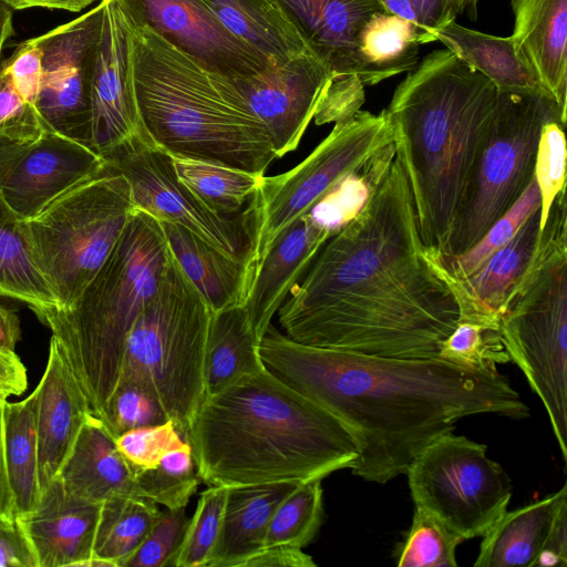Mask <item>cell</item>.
Masks as SVG:
<instances>
[{
    "label": "cell",
    "instance_id": "49",
    "mask_svg": "<svg viewBox=\"0 0 567 567\" xmlns=\"http://www.w3.org/2000/svg\"><path fill=\"white\" fill-rule=\"evenodd\" d=\"M365 101L364 84L357 74L332 78L317 109V125L344 123L353 118Z\"/></svg>",
    "mask_w": 567,
    "mask_h": 567
},
{
    "label": "cell",
    "instance_id": "8",
    "mask_svg": "<svg viewBox=\"0 0 567 567\" xmlns=\"http://www.w3.org/2000/svg\"><path fill=\"white\" fill-rule=\"evenodd\" d=\"M567 204L553 202L537 256L501 318L505 349L543 402L567 462Z\"/></svg>",
    "mask_w": 567,
    "mask_h": 567
},
{
    "label": "cell",
    "instance_id": "58",
    "mask_svg": "<svg viewBox=\"0 0 567 567\" xmlns=\"http://www.w3.org/2000/svg\"><path fill=\"white\" fill-rule=\"evenodd\" d=\"M445 2L456 17L466 14L471 20H476L478 0H445Z\"/></svg>",
    "mask_w": 567,
    "mask_h": 567
},
{
    "label": "cell",
    "instance_id": "56",
    "mask_svg": "<svg viewBox=\"0 0 567 567\" xmlns=\"http://www.w3.org/2000/svg\"><path fill=\"white\" fill-rule=\"evenodd\" d=\"M381 4L383 6L384 10L389 13H392L394 16H398L402 19H405L413 24H415L417 28H420L423 32H425L432 42L436 41L435 37L431 34L425 27L423 25V22L421 20V17L412 2L410 0H379Z\"/></svg>",
    "mask_w": 567,
    "mask_h": 567
},
{
    "label": "cell",
    "instance_id": "38",
    "mask_svg": "<svg viewBox=\"0 0 567 567\" xmlns=\"http://www.w3.org/2000/svg\"><path fill=\"white\" fill-rule=\"evenodd\" d=\"M200 481L188 442L167 452L153 467L135 472V495L165 508L186 507Z\"/></svg>",
    "mask_w": 567,
    "mask_h": 567
},
{
    "label": "cell",
    "instance_id": "46",
    "mask_svg": "<svg viewBox=\"0 0 567 567\" xmlns=\"http://www.w3.org/2000/svg\"><path fill=\"white\" fill-rule=\"evenodd\" d=\"M185 442L171 420L157 425L132 429L115 437L118 451L134 472L155 466L167 452Z\"/></svg>",
    "mask_w": 567,
    "mask_h": 567
},
{
    "label": "cell",
    "instance_id": "12",
    "mask_svg": "<svg viewBox=\"0 0 567 567\" xmlns=\"http://www.w3.org/2000/svg\"><path fill=\"white\" fill-rule=\"evenodd\" d=\"M487 446L452 432L425 446L405 474L415 507L463 540L483 536L507 511L512 483Z\"/></svg>",
    "mask_w": 567,
    "mask_h": 567
},
{
    "label": "cell",
    "instance_id": "45",
    "mask_svg": "<svg viewBox=\"0 0 567 567\" xmlns=\"http://www.w3.org/2000/svg\"><path fill=\"white\" fill-rule=\"evenodd\" d=\"M188 522L185 507L161 511L146 537L121 567L171 566Z\"/></svg>",
    "mask_w": 567,
    "mask_h": 567
},
{
    "label": "cell",
    "instance_id": "28",
    "mask_svg": "<svg viewBox=\"0 0 567 567\" xmlns=\"http://www.w3.org/2000/svg\"><path fill=\"white\" fill-rule=\"evenodd\" d=\"M159 223L172 256L213 312L244 305L252 280L246 262L228 257L182 225Z\"/></svg>",
    "mask_w": 567,
    "mask_h": 567
},
{
    "label": "cell",
    "instance_id": "36",
    "mask_svg": "<svg viewBox=\"0 0 567 567\" xmlns=\"http://www.w3.org/2000/svg\"><path fill=\"white\" fill-rule=\"evenodd\" d=\"M178 179L214 212L234 216L244 212L264 175L221 164L173 157Z\"/></svg>",
    "mask_w": 567,
    "mask_h": 567
},
{
    "label": "cell",
    "instance_id": "6",
    "mask_svg": "<svg viewBox=\"0 0 567 567\" xmlns=\"http://www.w3.org/2000/svg\"><path fill=\"white\" fill-rule=\"evenodd\" d=\"M169 256L161 223L136 208L78 301L41 319L100 420L118 384L127 334L156 292Z\"/></svg>",
    "mask_w": 567,
    "mask_h": 567
},
{
    "label": "cell",
    "instance_id": "47",
    "mask_svg": "<svg viewBox=\"0 0 567 567\" xmlns=\"http://www.w3.org/2000/svg\"><path fill=\"white\" fill-rule=\"evenodd\" d=\"M48 130L38 107L25 101L0 71V140L31 141Z\"/></svg>",
    "mask_w": 567,
    "mask_h": 567
},
{
    "label": "cell",
    "instance_id": "51",
    "mask_svg": "<svg viewBox=\"0 0 567 567\" xmlns=\"http://www.w3.org/2000/svg\"><path fill=\"white\" fill-rule=\"evenodd\" d=\"M312 557L302 548L287 545L264 546L241 567H316Z\"/></svg>",
    "mask_w": 567,
    "mask_h": 567
},
{
    "label": "cell",
    "instance_id": "30",
    "mask_svg": "<svg viewBox=\"0 0 567 567\" xmlns=\"http://www.w3.org/2000/svg\"><path fill=\"white\" fill-rule=\"evenodd\" d=\"M258 346L244 306L212 311L204 361L206 396L264 370Z\"/></svg>",
    "mask_w": 567,
    "mask_h": 567
},
{
    "label": "cell",
    "instance_id": "4",
    "mask_svg": "<svg viewBox=\"0 0 567 567\" xmlns=\"http://www.w3.org/2000/svg\"><path fill=\"white\" fill-rule=\"evenodd\" d=\"M498 91L447 49L425 55L385 109L426 248L442 251Z\"/></svg>",
    "mask_w": 567,
    "mask_h": 567
},
{
    "label": "cell",
    "instance_id": "33",
    "mask_svg": "<svg viewBox=\"0 0 567 567\" xmlns=\"http://www.w3.org/2000/svg\"><path fill=\"white\" fill-rule=\"evenodd\" d=\"M3 454L16 517L32 512L40 498L38 437L33 391L23 400L2 408Z\"/></svg>",
    "mask_w": 567,
    "mask_h": 567
},
{
    "label": "cell",
    "instance_id": "48",
    "mask_svg": "<svg viewBox=\"0 0 567 567\" xmlns=\"http://www.w3.org/2000/svg\"><path fill=\"white\" fill-rule=\"evenodd\" d=\"M1 73L8 76L14 90L37 106L43 79L42 50L37 38L21 42L14 52L2 61Z\"/></svg>",
    "mask_w": 567,
    "mask_h": 567
},
{
    "label": "cell",
    "instance_id": "19",
    "mask_svg": "<svg viewBox=\"0 0 567 567\" xmlns=\"http://www.w3.org/2000/svg\"><path fill=\"white\" fill-rule=\"evenodd\" d=\"M475 567L567 565V485L505 512L482 536Z\"/></svg>",
    "mask_w": 567,
    "mask_h": 567
},
{
    "label": "cell",
    "instance_id": "31",
    "mask_svg": "<svg viewBox=\"0 0 567 567\" xmlns=\"http://www.w3.org/2000/svg\"><path fill=\"white\" fill-rule=\"evenodd\" d=\"M434 35L445 49L485 75L498 92L550 97L536 75L517 59L511 35L487 34L463 27L455 20L436 29Z\"/></svg>",
    "mask_w": 567,
    "mask_h": 567
},
{
    "label": "cell",
    "instance_id": "54",
    "mask_svg": "<svg viewBox=\"0 0 567 567\" xmlns=\"http://www.w3.org/2000/svg\"><path fill=\"white\" fill-rule=\"evenodd\" d=\"M12 10L29 8H44L50 10H63L69 12H81L93 3L101 0H1Z\"/></svg>",
    "mask_w": 567,
    "mask_h": 567
},
{
    "label": "cell",
    "instance_id": "3",
    "mask_svg": "<svg viewBox=\"0 0 567 567\" xmlns=\"http://www.w3.org/2000/svg\"><path fill=\"white\" fill-rule=\"evenodd\" d=\"M185 440L200 481L219 486L322 481L359 457L338 419L266 368L205 396Z\"/></svg>",
    "mask_w": 567,
    "mask_h": 567
},
{
    "label": "cell",
    "instance_id": "40",
    "mask_svg": "<svg viewBox=\"0 0 567 567\" xmlns=\"http://www.w3.org/2000/svg\"><path fill=\"white\" fill-rule=\"evenodd\" d=\"M478 373H497V365L511 361L499 324L458 320L441 343L437 357Z\"/></svg>",
    "mask_w": 567,
    "mask_h": 567
},
{
    "label": "cell",
    "instance_id": "24",
    "mask_svg": "<svg viewBox=\"0 0 567 567\" xmlns=\"http://www.w3.org/2000/svg\"><path fill=\"white\" fill-rule=\"evenodd\" d=\"M511 7L517 59L567 115V0H511Z\"/></svg>",
    "mask_w": 567,
    "mask_h": 567
},
{
    "label": "cell",
    "instance_id": "32",
    "mask_svg": "<svg viewBox=\"0 0 567 567\" xmlns=\"http://www.w3.org/2000/svg\"><path fill=\"white\" fill-rule=\"evenodd\" d=\"M430 37L412 22L385 11L373 12L357 39L358 76L365 85L413 71L420 45Z\"/></svg>",
    "mask_w": 567,
    "mask_h": 567
},
{
    "label": "cell",
    "instance_id": "5",
    "mask_svg": "<svg viewBox=\"0 0 567 567\" xmlns=\"http://www.w3.org/2000/svg\"><path fill=\"white\" fill-rule=\"evenodd\" d=\"M127 14L135 99L150 141L172 157L265 175L277 156L233 78Z\"/></svg>",
    "mask_w": 567,
    "mask_h": 567
},
{
    "label": "cell",
    "instance_id": "27",
    "mask_svg": "<svg viewBox=\"0 0 567 567\" xmlns=\"http://www.w3.org/2000/svg\"><path fill=\"white\" fill-rule=\"evenodd\" d=\"M298 484L228 486L220 532L207 567H241L261 549L276 508Z\"/></svg>",
    "mask_w": 567,
    "mask_h": 567
},
{
    "label": "cell",
    "instance_id": "15",
    "mask_svg": "<svg viewBox=\"0 0 567 567\" xmlns=\"http://www.w3.org/2000/svg\"><path fill=\"white\" fill-rule=\"evenodd\" d=\"M104 164L90 145L51 130L25 142L0 140V196L28 219Z\"/></svg>",
    "mask_w": 567,
    "mask_h": 567
},
{
    "label": "cell",
    "instance_id": "9",
    "mask_svg": "<svg viewBox=\"0 0 567 567\" xmlns=\"http://www.w3.org/2000/svg\"><path fill=\"white\" fill-rule=\"evenodd\" d=\"M136 209L130 183L106 163L20 219L32 259L58 309L72 307L97 274Z\"/></svg>",
    "mask_w": 567,
    "mask_h": 567
},
{
    "label": "cell",
    "instance_id": "17",
    "mask_svg": "<svg viewBox=\"0 0 567 567\" xmlns=\"http://www.w3.org/2000/svg\"><path fill=\"white\" fill-rule=\"evenodd\" d=\"M91 90L90 146L104 159L144 133L132 76V24L117 0H103Z\"/></svg>",
    "mask_w": 567,
    "mask_h": 567
},
{
    "label": "cell",
    "instance_id": "50",
    "mask_svg": "<svg viewBox=\"0 0 567 567\" xmlns=\"http://www.w3.org/2000/svg\"><path fill=\"white\" fill-rule=\"evenodd\" d=\"M0 567H38L18 518L0 519Z\"/></svg>",
    "mask_w": 567,
    "mask_h": 567
},
{
    "label": "cell",
    "instance_id": "57",
    "mask_svg": "<svg viewBox=\"0 0 567 567\" xmlns=\"http://www.w3.org/2000/svg\"><path fill=\"white\" fill-rule=\"evenodd\" d=\"M13 34V10L0 0V71L2 65L3 48Z\"/></svg>",
    "mask_w": 567,
    "mask_h": 567
},
{
    "label": "cell",
    "instance_id": "23",
    "mask_svg": "<svg viewBox=\"0 0 567 567\" xmlns=\"http://www.w3.org/2000/svg\"><path fill=\"white\" fill-rule=\"evenodd\" d=\"M336 231L309 213L287 229L259 264L243 305L259 342L274 316Z\"/></svg>",
    "mask_w": 567,
    "mask_h": 567
},
{
    "label": "cell",
    "instance_id": "44",
    "mask_svg": "<svg viewBox=\"0 0 567 567\" xmlns=\"http://www.w3.org/2000/svg\"><path fill=\"white\" fill-rule=\"evenodd\" d=\"M168 419L155 399L142 386L118 382L102 422L114 437L137 427L152 426Z\"/></svg>",
    "mask_w": 567,
    "mask_h": 567
},
{
    "label": "cell",
    "instance_id": "1",
    "mask_svg": "<svg viewBox=\"0 0 567 567\" xmlns=\"http://www.w3.org/2000/svg\"><path fill=\"white\" fill-rule=\"evenodd\" d=\"M396 157L361 210L322 246L278 310L290 339L364 355L436 358L458 322L427 261Z\"/></svg>",
    "mask_w": 567,
    "mask_h": 567
},
{
    "label": "cell",
    "instance_id": "21",
    "mask_svg": "<svg viewBox=\"0 0 567 567\" xmlns=\"http://www.w3.org/2000/svg\"><path fill=\"white\" fill-rule=\"evenodd\" d=\"M33 393L41 493L56 480L83 424L92 415L82 390L53 339H50L47 365Z\"/></svg>",
    "mask_w": 567,
    "mask_h": 567
},
{
    "label": "cell",
    "instance_id": "14",
    "mask_svg": "<svg viewBox=\"0 0 567 567\" xmlns=\"http://www.w3.org/2000/svg\"><path fill=\"white\" fill-rule=\"evenodd\" d=\"M103 0L80 17L35 37L43 61L38 111L49 130L90 145L91 90Z\"/></svg>",
    "mask_w": 567,
    "mask_h": 567
},
{
    "label": "cell",
    "instance_id": "37",
    "mask_svg": "<svg viewBox=\"0 0 567 567\" xmlns=\"http://www.w3.org/2000/svg\"><path fill=\"white\" fill-rule=\"evenodd\" d=\"M539 206L540 195L534 176L511 209L473 247L458 256H446L435 249L426 248L427 261L455 279H464L474 272L491 255L507 244Z\"/></svg>",
    "mask_w": 567,
    "mask_h": 567
},
{
    "label": "cell",
    "instance_id": "16",
    "mask_svg": "<svg viewBox=\"0 0 567 567\" xmlns=\"http://www.w3.org/2000/svg\"><path fill=\"white\" fill-rule=\"evenodd\" d=\"M251 113L265 125L277 159L296 151L334 75L312 53L231 76Z\"/></svg>",
    "mask_w": 567,
    "mask_h": 567
},
{
    "label": "cell",
    "instance_id": "20",
    "mask_svg": "<svg viewBox=\"0 0 567 567\" xmlns=\"http://www.w3.org/2000/svg\"><path fill=\"white\" fill-rule=\"evenodd\" d=\"M542 231L538 207L507 244L466 278L455 279L431 265L451 289L458 320L499 324L537 256Z\"/></svg>",
    "mask_w": 567,
    "mask_h": 567
},
{
    "label": "cell",
    "instance_id": "2",
    "mask_svg": "<svg viewBox=\"0 0 567 567\" xmlns=\"http://www.w3.org/2000/svg\"><path fill=\"white\" fill-rule=\"evenodd\" d=\"M265 368L349 431L359 450L352 474L384 484L463 417L515 420L529 408L498 372L465 370L439 358L399 359L299 343L270 324L261 338Z\"/></svg>",
    "mask_w": 567,
    "mask_h": 567
},
{
    "label": "cell",
    "instance_id": "43",
    "mask_svg": "<svg viewBox=\"0 0 567 567\" xmlns=\"http://www.w3.org/2000/svg\"><path fill=\"white\" fill-rule=\"evenodd\" d=\"M565 127L557 118L548 120L538 141L534 176L540 195L543 228L553 202L566 188Z\"/></svg>",
    "mask_w": 567,
    "mask_h": 567
},
{
    "label": "cell",
    "instance_id": "26",
    "mask_svg": "<svg viewBox=\"0 0 567 567\" xmlns=\"http://www.w3.org/2000/svg\"><path fill=\"white\" fill-rule=\"evenodd\" d=\"M56 480L71 496L92 503L135 495L134 470L102 420L93 415L83 424Z\"/></svg>",
    "mask_w": 567,
    "mask_h": 567
},
{
    "label": "cell",
    "instance_id": "7",
    "mask_svg": "<svg viewBox=\"0 0 567 567\" xmlns=\"http://www.w3.org/2000/svg\"><path fill=\"white\" fill-rule=\"evenodd\" d=\"M210 315L171 254L156 292L137 316L124 346L118 382L147 391L184 439L206 396L204 361Z\"/></svg>",
    "mask_w": 567,
    "mask_h": 567
},
{
    "label": "cell",
    "instance_id": "25",
    "mask_svg": "<svg viewBox=\"0 0 567 567\" xmlns=\"http://www.w3.org/2000/svg\"><path fill=\"white\" fill-rule=\"evenodd\" d=\"M278 1L310 52L334 76L358 75V34L373 12L385 11L379 0Z\"/></svg>",
    "mask_w": 567,
    "mask_h": 567
},
{
    "label": "cell",
    "instance_id": "42",
    "mask_svg": "<svg viewBox=\"0 0 567 567\" xmlns=\"http://www.w3.org/2000/svg\"><path fill=\"white\" fill-rule=\"evenodd\" d=\"M227 489L212 485L202 492L171 566L207 567L220 532Z\"/></svg>",
    "mask_w": 567,
    "mask_h": 567
},
{
    "label": "cell",
    "instance_id": "11",
    "mask_svg": "<svg viewBox=\"0 0 567 567\" xmlns=\"http://www.w3.org/2000/svg\"><path fill=\"white\" fill-rule=\"evenodd\" d=\"M392 143L385 110L359 111L348 122L334 124L316 148L291 169L262 176L251 198L255 243L254 274L271 247L300 217L311 210L350 173Z\"/></svg>",
    "mask_w": 567,
    "mask_h": 567
},
{
    "label": "cell",
    "instance_id": "52",
    "mask_svg": "<svg viewBox=\"0 0 567 567\" xmlns=\"http://www.w3.org/2000/svg\"><path fill=\"white\" fill-rule=\"evenodd\" d=\"M28 385L24 364L16 351L0 349V399L20 395Z\"/></svg>",
    "mask_w": 567,
    "mask_h": 567
},
{
    "label": "cell",
    "instance_id": "41",
    "mask_svg": "<svg viewBox=\"0 0 567 567\" xmlns=\"http://www.w3.org/2000/svg\"><path fill=\"white\" fill-rule=\"evenodd\" d=\"M464 542L427 511L415 507L406 538L400 545V567H456L455 551Z\"/></svg>",
    "mask_w": 567,
    "mask_h": 567
},
{
    "label": "cell",
    "instance_id": "22",
    "mask_svg": "<svg viewBox=\"0 0 567 567\" xmlns=\"http://www.w3.org/2000/svg\"><path fill=\"white\" fill-rule=\"evenodd\" d=\"M100 506L71 496L58 480L48 485L37 507L17 517L38 567H84L93 557Z\"/></svg>",
    "mask_w": 567,
    "mask_h": 567
},
{
    "label": "cell",
    "instance_id": "29",
    "mask_svg": "<svg viewBox=\"0 0 567 567\" xmlns=\"http://www.w3.org/2000/svg\"><path fill=\"white\" fill-rule=\"evenodd\" d=\"M236 39L271 63L311 53L278 0H199Z\"/></svg>",
    "mask_w": 567,
    "mask_h": 567
},
{
    "label": "cell",
    "instance_id": "10",
    "mask_svg": "<svg viewBox=\"0 0 567 567\" xmlns=\"http://www.w3.org/2000/svg\"><path fill=\"white\" fill-rule=\"evenodd\" d=\"M551 118L566 125L567 116L550 97L498 92L441 254L467 251L517 202L534 178L540 132Z\"/></svg>",
    "mask_w": 567,
    "mask_h": 567
},
{
    "label": "cell",
    "instance_id": "34",
    "mask_svg": "<svg viewBox=\"0 0 567 567\" xmlns=\"http://www.w3.org/2000/svg\"><path fill=\"white\" fill-rule=\"evenodd\" d=\"M0 296L24 303L41 319L59 301L35 266L20 219L0 196Z\"/></svg>",
    "mask_w": 567,
    "mask_h": 567
},
{
    "label": "cell",
    "instance_id": "13",
    "mask_svg": "<svg viewBox=\"0 0 567 567\" xmlns=\"http://www.w3.org/2000/svg\"><path fill=\"white\" fill-rule=\"evenodd\" d=\"M105 163L125 176L136 208L158 221L186 227L223 254L250 267L256 234L251 200L238 215L214 212L178 179L173 157L146 135L121 145Z\"/></svg>",
    "mask_w": 567,
    "mask_h": 567
},
{
    "label": "cell",
    "instance_id": "53",
    "mask_svg": "<svg viewBox=\"0 0 567 567\" xmlns=\"http://www.w3.org/2000/svg\"><path fill=\"white\" fill-rule=\"evenodd\" d=\"M419 12L425 29L434 35V31L455 20L456 16L445 0H410ZM435 37V35H434Z\"/></svg>",
    "mask_w": 567,
    "mask_h": 567
},
{
    "label": "cell",
    "instance_id": "35",
    "mask_svg": "<svg viewBox=\"0 0 567 567\" xmlns=\"http://www.w3.org/2000/svg\"><path fill=\"white\" fill-rule=\"evenodd\" d=\"M159 512L155 503L136 495L106 498L100 506L93 556L121 567L146 537Z\"/></svg>",
    "mask_w": 567,
    "mask_h": 567
},
{
    "label": "cell",
    "instance_id": "18",
    "mask_svg": "<svg viewBox=\"0 0 567 567\" xmlns=\"http://www.w3.org/2000/svg\"><path fill=\"white\" fill-rule=\"evenodd\" d=\"M117 1L133 18L215 71L246 75L271 63L233 37L199 0Z\"/></svg>",
    "mask_w": 567,
    "mask_h": 567
},
{
    "label": "cell",
    "instance_id": "39",
    "mask_svg": "<svg viewBox=\"0 0 567 567\" xmlns=\"http://www.w3.org/2000/svg\"><path fill=\"white\" fill-rule=\"evenodd\" d=\"M321 480L299 483L278 505L267 530L265 546H308L323 522Z\"/></svg>",
    "mask_w": 567,
    "mask_h": 567
},
{
    "label": "cell",
    "instance_id": "55",
    "mask_svg": "<svg viewBox=\"0 0 567 567\" xmlns=\"http://www.w3.org/2000/svg\"><path fill=\"white\" fill-rule=\"evenodd\" d=\"M4 400L0 399V519L14 518V504L9 485L4 454H3V425L2 408Z\"/></svg>",
    "mask_w": 567,
    "mask_h": 567
}]
</instances>
